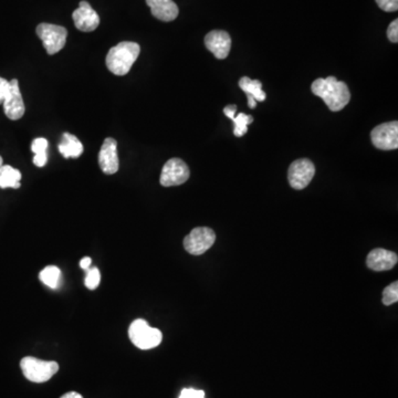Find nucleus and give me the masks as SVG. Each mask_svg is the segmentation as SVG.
Segmentation results:
<instances>
[{"instance_id": "f257e3e1", "label": "nucleus", "mask_w": 398, "mask_h": 398, "mask_svg": "<svg viewBox=\"0 0 398 398\" xmlns=\"http://www.w3.org/2000/svg\"><path fill=\"white\" fill-rule=\"evenodd\" d=\"M314 95L319 96L326 102L332 112L343 110L351 100L350 90L346 83L337 81L335 77L326 79H316L311 86Z\"/></svg>"}, {"instance_id": "f03ea898", "label": "nucleus", "mask_w": 398, "mask_h": 398, "mask_svg": "<svg viewBox=\"0 0 398 398\" xmlns=\"http://www.w3.org/2000/svg\"><path fill=\"white\" fill-rule=\"evenodd\" d=\"M141 52L139 43L123 41L113 47L107 54V69L115 75H125L130 72Z\"/></svg>"}, {"instance_id": "7ed1b4c3", "label": "nucleus", "mask_w": 398, "mask_h": 398, "mask_svg": "<svg viewBox=\"0 0 398 398\" xmlns=\"http://www.w3.org/2000/svg\"><path fill=\"white\" fill-rule=\"evenodd\" d=\"M128 337L139 350H151L162 343L163 335L160 330L148 326L146 321L137 319L128 328Z\"/></svg>"}, {"instance_id": "20e7f679", "label": "nucleus", "mask_w": 398, "mask_h": 398, "mask_svg": "<svg viewBox=\"0 0 398 398\" xmlns=\"http://www.w3.org/2000/svg\"><path fill=\"white\" fill-rule=\"evenodd\" d=\"M22 374L32 383L48 382L59 371V364L54 361H43L32 356H26L20 361Z\"/></svg>"}, {"instance_id": "39448f33", "label": "nucleus", "mask_w": 398, "mask_h": 398, "mask_svg": "<svg viewBox=\"0 0 398 398\" xmlns=\"http://www.w3.org/2000/svg\"><path fill=\"white\" fill-rule=\"evenodd\" d=\"M37 36L43 41V47L47 54H56L64 48L67 43V29L58 24H38Z\"/></svg>"}, {"instance_id": "423d86ee", "label": "nucleus", "mask_w": 398, "mask_h": 398, "mask_svg": "<svg viewBox=\"0 0 398 398\" xmlns=\"http://www.w3.org/2000/svg\"><path fill=\"white\" fill-rule=\"evenodd\" d=\"M216 241V234L208 227H197L184 239V248L192 256H201L211 248Z\"/></svg>"}, {"instance_id": "0eeeda50", "label": "nucleus", "mask_w": 398, "mask_h": 398, "mask_svg": "<svg viewBox=\"0 0 398 398\" xmlns=\"http://www.w3.org/2000/svg\"><path fill=\"white\" fill-rule=\"evenodd\" d=\"M190 176L187 164L181 158H171L166 162L162 169L160 183L164 187L178 186L187 182Z\"/></svg>"}, {"instance_id": "6e6552de", "label": "nucleus", "mask_w": 398, "mask_h": 398, "mask_svg": "<svg viewBox=\"0 0 398 398\" xmlns=\"http://www.w3.org/2000/svg\"><path fill=\"white\" fill-rule=\"evenodd\" d=\"M316 174L314 164L307 158L294 160L288 171L289 183L294 190H303L310 184Z\"/></svg>"}, {"instance_id": "1a4fd4ad", "label": "nucleus", "mask_w": 398, "mask_h": 398, "mask_svg": "<svg viewBox=\"0 0 398 398\" xmlns=\"http://www.w3.org/2000/svg\"><path fill=\"white\" fill-rule=\"evenodd\" d=\"M372 143L378 150H396L398 147V122H388L373 128Z\"/></svg>"}, {"instance_id": "9d476101", "label": "nucleus", "mask_w": 398, "mask_h": 398, "mask_svg": "<svg viewBox=\"0 0 398 398\" xmlns=\"http://www.w3.org/2000/svg\"><path fill=\"white\" fill-rule=\"evenodd\" d=\"M3 105L6 116L9 120H20L24 116L26 107H24V99H22L17 79L9 81L8 93L3 100Z\"/></svg>"}, {"instance_id": "9b49d317", "label": "nucleus", "mask_w": 398, "mask_h": 398, "mask_svg": "<svg viewBox=\"0 0 398 398\" xmlns=\"http://www.w3.org/2000/svg\"><path fill=\"white\" fill-rule=\"evenodd\" d=\"M99 166L107 175L118 173L120 162L118 155V143L112 137H107L102 144L99 153Z\"/></svg>"}, {"instance_id": "f8f14e48", "label": "nucleus", "mask_w": 398, "mask_h": 398, "mask_svg": "<svg viewBox=\"0 0 398 398\" xmlns=\"http://www.w3.org/2000/svg\"><path fill=\"white\" fill-rule=\"evenodd\" d=\"M205 46L217 59L224 60L231 49V38L228 32L213 30L205 37Z\"/></svg>"}, {"instance_id": "ddd939ff", "label": "nucleus", "mask_w": 398, "mask_h": 398, "mask_svg": "<svg viewBox=\"0 0 398 398\" xmlns=\"http://www.w3.org/2000/svg\"><path fill=\"white\" fill-rule=\"evenodd\" d=\"M73 22L80 31L91 32L99 27L100 17L88 1H81L79 8L73 11Z\"/></svg>"}, {"instance_id": "4468645a", "label": "nucleus", "mask_w": 398, "mask_h": 398, "mask_svg": "<svg viewBox=\"0 0 398 398\" xmlns=\"http://www.w3.org/2000/svg\"><path fill=\"white\" fill-rule=\"evenodd\" d=\"M398 261L395 252L386 249L376 248L367 256V267L374 271H388L393 269Z\"/></svg>"}, {"instance_id": "2eb2a0df", "label": "nucleus", "mask_w": 398, "mask_h": 398, "mask_svg": "<svg viewBox=\"0 0 398 398\" xmlns=\"http://www.w3.org/2000/svg\"><path fill=\"white\" fill-rule=\"evenodd\" d=\"M153 16L162 22H173L179 14V9L173 0H146Z\"/></svg>"}, {"instance_id": "dca6fc26", "label": "nucleus", "mask_w": 398, "mask_h": 398, "mask_svg": "<svg viewBox=\"0 0 398 398\" xmlns=\"http://www.w3.org/2000/svg\"><path fill=\"white\" fill-rule=\"evenodd\" d=\"M58 148L64 158H80L84 151V147L78 137L70 133L62 134L61 142L58 145Z\"/></svg>"}, {"instance_id": "f3484780", "label": "nucleus", "mask_w": 398, "mask_h": 398, "mask_svg": "<svg viewBox=\"0 0 398 398\" xmlns=\"http://www.w3.org/2000/svg\"><path fill=\"white\" fill-rule=\"evenodd\" d=\"M236 111H237V107L235 105H228L224 109V115L233 121L235 124V128H234L235 137H241L248 131V125L254 122V118L252 115H247L245 113H239L236 116Z\"/></svg>"}, {"instance_id": "a211bd4d", "label": "nucleus", "mask_w": 398, "mask_h": 398, "mask_svg": "<svg viewBox=\"0 0 398 398\" xmlns=\"http://www.w3.org/2000/svg\"><path fill=\"white\" fill-rule=\"evenodd\" d=\"M22 173L10 165L0 166V188H14L18 190L22 185Z\"/></svg>"}, {"instance_id": "6ab92c4d", "label": "nucleus", "mask_w": 398, "mask_h": 398, "mask_svg": "<svg viewBox=\"0 0 398 398\" xmlns=\"http://www.w3.org/2000/svg\"><path fill=\"white\" fill-rule=\"evenodd\" d=\"M239 86L247 96H252L256 101L263 102L267 99V94L262 91V83L259 80H252L248 77H243L239 80Z\"/></svg>"}, {"instance_id": "aec40b11", "label": "nucleus", "mask_w": 398, "mask_h": 398, "mask_svg": "<svg viewBox=\"0 0 398 398\" xmlns=\"http://www.w3.org/2000/svg\"><path fill=\"white\" fill-rule=\"evenodd\" d=\"M49 142L45 137H38L33 139L31 143V151L35 154L33 158V164L37 167H43L48 162V155H47V150H48Z\"/></svg>"}, {"instance_id": "412c9836", "label": "nucleus", "mask_w": 398, "mask_h": 398, "mask_svg": "<svg viewBox=\"0 0 398 398\" xmlns=\"http://www.w3.org/2000/svg\"><path fill=\"white\" fill-rule=\"evenodd\" d=\"M39 279L43 284L56 290L61 284V271L56 266H48L39 273Z\"/></svg>"}, {"instance_id": "4be33fe9", "label": "nucleus", "mask_w": 398, "mask_h": 398, "mask_svg": "<svg viewBox=\"0 0 398 398\" xmlns=\"http://www.w3.org/2000/svg\"><path fill=\"white\" fill-rule=\"evenodd\" d=\"M86 279H84V284L89 290H95L101 282V273L96 267L90 268L86 271Z\"/></svg>"}, {"instance_id": "5701e85b", "label": "nucleus", "mask_w": 398, "mask_h": 398, "mask_svg": "<svg viewBox=\"0 0 398 398\" xmlns=\"http://www.w3.org/2000/svg\"><path fill=\"white\" fill-rule=\"evenodd\" d=\"M383 303L385 305H392L398 301V282L395 281L393 284L386 286L383 291Z\"/></svg>"}, {"instance_id": "b1692460", "label": "nucleus", "mask_w": 398, "mask_h": 398, "mask_svg": "<svg viewBox=\"0 0 398 398\" xmlns=\"http://www.w3.org/2000/svg\"><path fill=\"white\" fill-rule=\"evenodd\" d=\"M382 10L394 13L398 9V0H375Z\"/></svg>"}, {"instance_id": "393cba45", "label": "nucleus", "mask_w": 398, "mask_h": 398, "mask_svg": "<svg viewBox=\"0 0 398 398\" xmlns=\"http://www.w3.org/2000/svg\"><path fill=\"white\" fill-rule=\"evenodd\" d=\"M179 398H205V392L194 388H184Z\"/></svg>"}, {"instance_id": "a878e982", "label": "nucleus", "mask_w": 398, "mask_h": 398, "mask_svg": "<svg viewBox=\"0 0 398 398\" xmlns=\"http://www.w3.org/2000/svg\"><path fill=\"white\" fill-rule=\"evenodd\" d=\"M388 37L392 43H396L398 41V20L395 19L388 29Z\"/></svg>"}, {"instance_id": "bb28decb", "label": "nucleus", "mask_w": 398, "mask_h": 398, "mask_svg": "<svg viewBox=\"0 0 398 398\" xmlns=\"http://www.w3.org/2000/svg\"><path fill=\"white\" fill-rule=\"evenodd\" d=\"M9 81L0 77V105H3L6 95L8 93Z\"/></svg>"}, {"instance_id": "cd10ccee", "label": "nucleus", "mask_w": 398, "mask_h": 398, "mask_svg": "<svg viewBox=\"0 0 398 398\" xmlns=\"http://www.w3.org/2000/svg\"><path fill=\"white\" fill-rule=\"evenodd\" d=\"M92 259L90 257H84L80 261V268L82 270L88 271L90 268H91Z\"/></svg>"}, {"instance_id": "c85d7f7f", "label": "nucleus", "mask_w": 398, "mask_h": 398, "mask_svg": "<svg viewBox=\"0 0 398 398\" xmlns=\"http://www.w3.org/2000/svg\"><path fill=\"white\" fill-rule=\"evenodd\" d=\"M60 398H83L82 395L80 394L77 393V392H69V393L64 394Z\"/></svg>"}, {"instance_id": "c756f323", "label": "nucleus", "mask_w": 398, "mask_h": 398, "mask_svg": "<svg viewBox=\"0 0 398 398\" xmlns=\"http://www.w3.org/2000/svg\"><path fill=\"white\" fill-rule=\"evenodd\" d=\"M3 158H1V156H0V166H3Z\"/></svg>"}]
</instances>
